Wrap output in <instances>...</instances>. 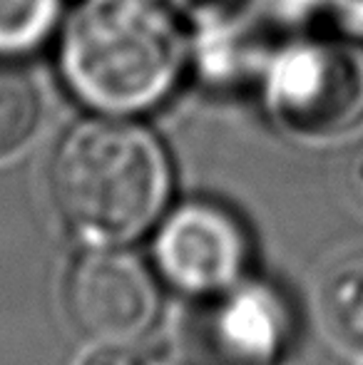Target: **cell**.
I'll list each match as a JSON object with an SVG mask.
<instances>
[{
    "mask_svg": "<svg viewBox=\"0 0 363 365\" xmlns=\"http://www.w3.org/2000/svg\"><path fill=\"white\" fill-rule=\"evenodd\" d=\"M65 0H0V60L35 55L60 33Z\"/></svg>",
    "mask_w": 363,
    "mask_h": 365,
    "instance_id": "ba28073f",
    "label": "cell"
},
{
    "mask_svg": "<svg viewBox=\"0 0 363 365\" xmlns=\"http://www.w3.org/2000/svg\"><path fill=\"white\" fill-rule=\"evenodd\" d=\"M160 3L165 5L167 10H172L180 20L187 18V20H192V23H197V20L214 13V10L222 8L229 0H160Z\"/></svg>",
    "mask_w": 363,
    "mask_h": 365,
    "instance_id": "4fadbf2b",
    "label": "cell"
},
{
    "mask_svg": "<svg viewBox=\"0 0 363 365\" xmlns=\"http://www.w3.org/2000/svg\"><path fill=\"white\" fill-rule=\"evenodd\" d=\"M192 308L187 341L197 365H284L299 341L291 293L257 274Z\"/></svg>",
    "mask_w": 363,
    "mask_h": 365,
    "instance_id": "8992f818",
    "label": "cell"
},
{
    "mask_svg": "<svg viewBox=\"0 0 363 365\" xmlns=\"http://www.w3.org/2000/svg\"><path fill=\"white\" fill-rule=\"evenodd\" d=\"M264 112L299 140H331L363 122V43L296 35L276 43L259 75Z\"/></svg>",
    "mask_w": 363,
    "mask_h": 365,
    "instance_id": "3957f363",
    "label": "cell"
},
{
    "mask_svg": "<svg viewBox=\"0 0 363 365\" xmlns=\"http://www.w3.org/2000/svg\"><path fill=\"white\" fill-rule=\"evenodd\" d=\"M150 264L165 291L207 301L257 271V241L237 209L194 197L172 204L150 236Z\"/></svg>",
    "mask_w": 363,
    "mask_h": 365,
    "instance_id": "277c9868",
    "label": "cell"
},
{
    "mask_svg": "<svg viewBox=\"0 0 363 365\" xmlns=\"http://www.w3.org/2000/svg\"><path fill=\"white\" fill-rule=\"evenodd\" d=\"M319 316L336 346L363 356V249L341 256L321 276Z\"/></svg>",
    "mask_w": 363,
    "mask_h": 365,
    "instance_id": "52a82bcc",
    "label": "cell"
},
{
    "mask_svg": "<svg viewBox=\"0 0 363 365\" xmlns=\"http://www.w3.org/2000/svg\"><path fill=\"white\" fill-rule=\"evenodd\" d=\"M361 365H363V363H361Z\"/></svg>",
    "mask_w": 363,
    "mask_h": 365,
    "instance_id": "2e32d148",
    "label": "cell"
},
{
    "mask_svg": "<svg viewBox=\"0 0 363 365\" xmlns=\"http://www.w3.org/2000/svg\"><path fill=\"white\" fill-rule=\"evenodd\" d=\"M189 365H197V363H189Z\"/></svg>",
    "mask_w": 363,
    "mask_h": 365,
    "instance_id": "9a60e30c",
    "label": "cell"
},
{
    "mask_svg": "<svg viewBox=\"0 0 363 365\" xmlns=\"http://www.w3.org/2000/svg\"><path fill=\"white\" fill-rule=\"evenodd\" d=\"M344 179H346V192H349V197L354 199V204L363 212V142L349 157Z\"/></svg>",
    "mask_w": 363,
    "mask_h": 365,
    "instance_id": "5bb4252c",
    "label": "cell"
},
{
    "mask_svg": "<svg viewBox=\"0 0 363 365\" xmlns=\"http://www.w3.org/2000/svg\"><path fill=\"white\" fill-rule=\"evenodd\" d=\"M48 194L80 246L130 249L150 239L175 204V167L135 117L90 115L60 137Z\"/></svg>",
    "mask_w": 363,
    "mask_h": 365,
    "instance_id": "6da1fadb",
    "label": "cell"
},
{
    "mask_svg": "<svg viewBox=\"0 0 363 365\" xmlns=\"http://www.w3.org/2000/svg\"><path fill=\"white\" fill-rule=\"evenodd\" d=\"M165 286L150 259L130 249L83 246L63 274V313L90 343H135L162 313Z\"/></svg>",
    "mask_w": 363,
    "mask_h": 365,
    "instance_id": "5b68a950",
    "label": "cell"
},
{
    "mask_svg": "<svg viewBox=\"0 0 363 365\" xmlns=\"http://www.w3.org/2000/svg\"><path fill=\"white\" fill-rule=\"evenodd\" d=\"M249 3L257 5L276 25H289L319 13L321 0H249Z\"/></svg>",
    "mask_w": 363,
    "mask_h": 365,
    "instance_id": "7c38bea8",
    "label": "cell"
},
{
    "mask_svg": "<svg viewBox=\"0 0 363 365\" xmlns=\"http://www.w3.org/2000/svg\"><path fill=\"white\" fill-rule=\"evenodd\" d=\"M40 120L43 102L35 82L15 68H0V162L33 140Z\"/></svg>",
    "mask_w": 363,
    "mask_h": 365,
    "instance_id": "9c48e42d",
    "label": "cell"
},
{
    "mask_svg": "<svg viewBox=\"0 0 363 365\" xmlns=\"http://www.w3.org/2000/svg\"><path fill=\"white\" fill-rule=\"evenodd\" d=\"M319 13L339 35L363 43V0H321Z\"/></svg>",
    "mask_w": 363,
    "mask_h": 365,
    "instance_id": "30bf717a",
    "label": "cell"
},
{
    "mask_svg": "<svg viewBox=\"0 0 363 365\" xmlns=\"http://www.w3.org/2000/svg\"><path fill=\"white\" fill-rule=\"evenodd\" d=\"M189 63L182 20L160 0H80L60 28V77L92 115L157 110L175 95Z\"/></svg>",
    "mask_w": 363,
    "mask_h": 365,
    "instance_id": "7a4b0ae2",
    "label": "cell"
},
{
    "mask_svg": "<svg viewBox=\"0 0 363 365\" xmlns=\"http://www.w3.org/2000/svg\"><path fill=\"white\" fill-rule=\"evenodd\" d=\"M75 365H155L132 343H92Z\"/></svg>",
    "mask_w": 363,
    "mask_h": 365,
    "instance_id": "8fae6325",
    "label": "cell"
}]
</instances>
